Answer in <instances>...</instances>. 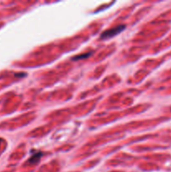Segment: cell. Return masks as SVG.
<instances>
[{
	"label": "cell",
	"mask_w": 171,
	"mask_h": 172,
	"mask_svg": "<svg viewBox=\"0 0 171 172\" xmlns=\"http://www.w3.org/2000/svg\"><path fill=\"white\" fill-rule=\"evenodd\" d=\"M124 29H125V25H119L112 29H109L107 30L104 31L103 33L101 34V39H109V38H112V37L115 36L118 34H119L120 32L124 30Z\"/></svg>",
	"instance_id": "cell-1"
},
{
	"label": "cell",
	"mask_w": 171,
	"mask_h": 172,
	"mask_svg": "<svg viewBox=\"0 0 171 172\" xmlns=\"http://www.w3.org/2000/svg\"><path fill=\"white\" fill-rule=\"evenodd\" d=\"M41 156H42V153H37V154H34V155H32V157L29 160V163H30V164L37 163V162L39 161V159H40Z\"/></svg>",
	"instance_id": "cell-2"
}]
</instances>
